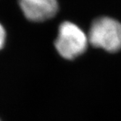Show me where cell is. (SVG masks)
Wrapping results in <instances>:
<instances>
[{
    "label": "cell",
    "instance_id": "cell-1",
    "mask_svg": "<svg viewBox=\"0 0 121 121\" xmlns=\"http://www.w3.org/2000/svg\"><path fill=\"white\" fill-rule=\"evenodd\" d=\"M88 38L95 48L110 53L119 51L121 50V24L109 17L99 18L92 23Z\"/></svg>",
    "mask_w": 121,
    "mask_h": 121
},
{
    "label": "cell",
    "instance_id": "cell-2",
    "mask_svg": "<svg viewBox=\"0 0 121 121\" xmlns=\"http://www.w3.org/2000/svg\"><path fill=\"white\" fill-rule=\"evenodd\" d=\"M88 42L89 38L78 26L66 21L60 25L54 44L62 57L73 59L85 52Z\"/></svg>",
    "mask_w": 121,
    "mask_h": 121
},
{
    "label": "cell",
    "instance_id": "cell-3",
    "mask_svg": "<svg viewBox=\"0 0 121 121\" xmlns=\"http://www.w3.org/2000/svg\"><path fill=\"white\" fill-rule=\"evenodd\" d=\"M19 5L26 18L34 22L50 19L58 10L57 0H19Z\"/></svg>",
    "mask_w": 121,
    "mask_h": 121
},
{
    "label": "cell",
    "instance_id": "cell-4",
    "mask_svg": "<svg viewBox=\"0 0 121 121\" xmlns=\"http://www.w3.org/2000/svg\"><path fill=\"white\" fill-rule=\"evenodd\" d=\"M4 41H5V31L3 26L0 24V49L3 47Z\"/></svg>",
    "mask_w": 121,
    "mask_h": 121
}]
</instances>
